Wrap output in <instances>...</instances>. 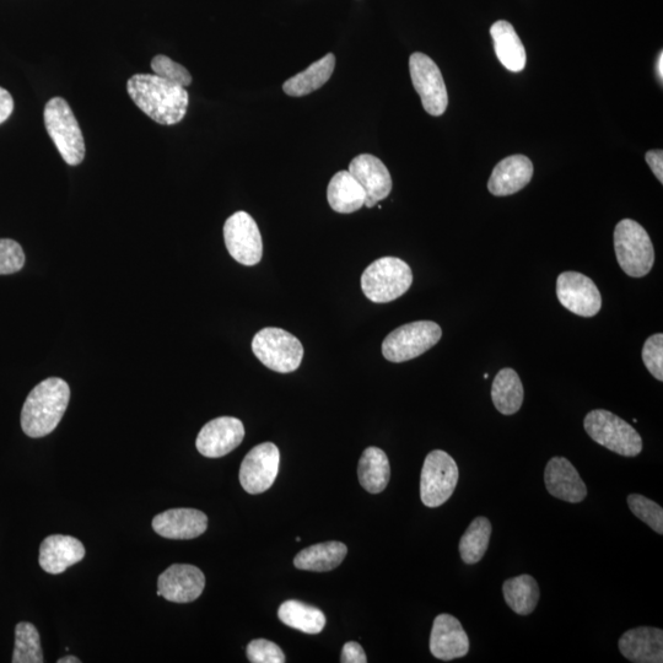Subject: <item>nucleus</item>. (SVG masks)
<instances>
[{
    "label": "nucleus",
    "mask_w": 663,
    "mask_h": 663,
    "mask_svg": "<svg viewBox=\"0 0 663 663\" xmlns=\"http://www.w3.org/2000/svg\"><path fill=\"white\" fill-rule=\"evenodd\" d=\"M58 663H80V660L74 656L63 657V659L58 660Z\"/></svg>",
    "instance_id": "obj_42"
},
{
    "label": "nucleus",
    "mask_w": 663,
    "mask_h": 663,
    "mask_svg": "<svg viewBox=\"0 0 663 663\" xmlns=\"http://www.w3.org/2000/svg\"><path fill=\"white\" fill-rule=\"evenodd\" d=\"M657 73H659L660 80L663 79V53H661L659 62H657Z\"/></svg>",
    "instance_id": "obj_41"
},
{
    "label": "nucleus",
    "mask_w": 663,
    "mask_h": 663,
    "mask_svg": "<svg viewBox=\"0 0 663 663\" xmlns=\"http://www.w3.org/2000/svg\"><path fill=\"white\" fill-rule=\"evenodd\" d=\"M70 400L66 381L51 377L30 392L21 412V428L30 438H43L61 423Z\"/></svg>",
    "instance_id": "obj_2"
},
{
    "label": "nucleus",
    "mask_w": 663,
    "mask_h": 663,
    "mask_svg": "<svg viewBox=\"0 0 663 663\" xmlns=\"http://www.w3.org/2000/svg\"><path fill=\"white\" fill-rule=\"evenodd\" d=\"M349 172L360 183L365 192V207L373 208L384 201L392 191L390 171L376 156L361 154L352 160Z\"/></svg>",
    "instance_id": "obj_16"
},
{
    "label": "nucleus",
    "mask_w": 663,
    "mask_h": 663,
    "mask_svg": "<svg viewBox=\"0 0 663 663\" xmlns=\"http://www.w3.org/2000/svg\"><path fill=\"white\" fill-rule=\"evenodd\" d=\"M156 595H158V596L160 597V596H161V592L158 590V592H156Z\"/></svg>",
    "instance_id": "obj_43"
},
{
    "label": "nucleus",
    "mask_w": 663,
    "mask_h": 663,
    "mask_svg": "<svg viewBox=\"0 0 663 663\" xmlns=\"http://www.w3.org/2000/svg\"><path fill=\"white\" fill-rule=\"evenodd\" d=\"M492 400L501 414L512 415L520 411L524 403V386L515 370L506 368L495 376Z\"/></svg>",
    "instance_id": "obj_28"
},
{
    "label": "nucleus",
    "mask_w": 663,
    "mask_h": 663,
    "mask_svg": "<svg viewBox=\"0 0 663 663\" xmlns=\"http://www.w3.org/2000/svg\"><path fill=\"white\" fill-rule=\"evenodd\" d=\"M619 651L634 663L663 662V632L659 628L640 627L628 630L619 639Z\"/></svg>",
    "instance_id": "obj_21"
},
{
    "label": "nucleus",
    "mask_w": 663,
    "mask_h": 663,
    "mask_svg": "<svg viewBox=\"0 0 663 663\" xmlns=\"http://www.w3.org/2000/svg\"><path fill=\"white\" fill-rule=\"evenodd\" d=\"M414 89L422 99L424 110L431 116L444 115L449 105V95L442 74L433 59L424 53H413L409 58Z\"/></svg>",
    "instance_id": "obj_10"
},
{
    "label": "nucleus",
    "mask_w": 663,
    "mask_h": 663,
    "mask_svg": "<svg viewBox=\"0 0 663 663\" xmlns=\"http://www.w3.org/2000/svg\"><path fill=\"white\" fill-rule=\"evenodd\" d=\"M152 525L161 537L193 539L207 531L208 517L196 509H172L156 515Z\"/></svg>",
    "instance_id": "obj_19"
},
{
    "label": "nucleus",
    "mask_w": 663,
    "mask_h": 663,
    "mask_svg": "<svg viewBox=\"0 0 663 663\" xmlns=\"http://www.w3.org/2000/svg\"><path fill=\"white\" fill-rule=\"evenodd\" d=\"M361 487L371 494L384 492L391 478L390 461L379 447H368L361 455L358 467Z\"/></svg>",
    "instance_id": "obj_26"
},
{
    "label": "nucleus",
    "mask_w": 663,
    "mask_h": 663,
    "mask_svg": "<svg viewBox=\"0 0 663 663\" xmlns=\"http://www.w3.org/2000/svg\"><path fill=\"white\" fill-rule=\"evenodd\" d=\"M490 35L500 63L510 72H522L526 67L527 56L514 26L505 20L497 21L490 29Z\"/></svg>",
    "instance_id": "obj_23"
},
{
    "label": "nucleus",
    "mask_w": 663,
    "mask_h": 663,
    "mask_svg": "<svg viewBox=\"0 0 663 663\" xmlns=\"http://www.w3.org/2000/svg\"><path fill=\"white\" fill-rule=\"evenodd\" d=\"M533 164L525 155H512L494 167L488 182L490 193L497 197L511 196L531 182Z\"/></svg>",
    "instance_id": "obj_20"
},
{
    "label": "nucleus",
    "mask_w": 663,
    "mask_h": 663,
    "mask_svg": "<svg viewBox=\"0 0 663 663\" xmlns=\"http://www.w3.org/2000/svg\"><path fill=\"white\" fill-rule=\"evenodd\" d=\"M644 364L656 380L663 381V334L657 333L646 339L643 348Z\"/></svg>",
    "instance_id": "obj_36"
},
{
    "label": "nucleus",
    "mask_w": 663,
    "mask_h": 663,
    "mask_svg": "<svg viewBox=\"0 0 663 663\" xmlns=\"http://www.w3.org/2000/svg\"><path fill=\"white\" fill-rule=\"evenodd\" d=\"M280 452L273 442L257 445L246 455L240 468V483L249 494H261L278 476Z\"/></svg>",
    "instance_id": "obj_12"
},
{
    "label": "nucleus",
    "mask_w": 663,
    "mask_h": 663,
    "mask_svg": "<svg viewBox=\"0 0 663 663\" xmlns=\"http://www.w3.org/2000/svg\"><path fill=\"white\" fill-rule=\"evenodd\" d=\"M413 273L397 257H382L370 264L361 276V289L375 304H386L401 298L412 287Z\"/></svg>",
    "instance_id": "obj_3"
},
{
    "label": "nucleus",
    "mask_w": 663,
    "mask_h": 663,
    "mask_svg": "<svg viewBox=\"0 0 663 663\" xmlns=\"http://www.w3.org/2000/svg\"><path fill=\"white\" fill-rule=\"evenodd\" d=\"M244 438L245 427L240 419L220 417L210 420L199 431L196 446L204 457L219 458L234 451Z\"/></svg>",
    "instance_id": "obj_14"
},
{
    "label": "nucleus",
    "mask_w": 663,
    "mask_h": 663,
    "mask_svg": "<svg viewBox=\"0 0 663 663\" xmlns=\"http://www.w3.org/2000/svg\"><path fill=\"white\" fill-rule=\"evenodd\" d=\"M347 553L348 548L342 542L318 543L296 555L294 565L300 570L322 573L339 567L347 557Z\"/></svg>",
    "instance_id": "obj_25"
},
{
    "label": "nucleus",
    "mask_w": 663,
    "mask_h": 663,
    "mask_svg": "<svg viewBox=\"0 0 663 663\" xmlns=\"http://www.w3.org/2000/svg\"><path fill=\"white\" fill-rule=\"evenodd\" d=\"M628 505L633 514L639 520L645 522L656 533H663V510L655 501H652L644 495L632 494L628 497Z\"/></svg>",
    "instance_id": "obj_33"
},
{
    "label": "nucleus",
    "mask_w": 663,
    "mask_h": 663,
    "mask_svg": "<svg viewBox=\"0 0 663 663\" xmlns=\"http://www.w3.org/2000/svg\"><path fill=\"white\" fill-rule=\"evenodd\" d=\"M646 161L651 167L652 172H654L657 180L661 183L663 182V152L662 150H651L646 154Z\"/></svg>",
    "instance_id": "obj_39"
},
{
    "label": "nucleus",
    "mask_w": 663,
    "mask_h": 663,
    "mask_svg": "<svg viewBox=\"0 0 663 663\" xmlns=\"http://www.w3.org/2000/svg\"><path fill=\"white\" fill-rule=\"evenodd\" d=\"M430 651L436 659L451 661L465 657L470 651V639L462 624L451 614L435 618L430 635Z\"/></svg>",
    "instance_id": "obj_17"
},
{
    "label": "nucleus",
    "mask_w": 663,
    "mask_h": 663,
    "mask_svg": "<svg viewBox=\"0 0 663 663\" xmlns=\"http://www.w3.org/2000/svg\"><path fill=\"white\" fill-rule=\"evenodd\" d=\"M458 466L454 458L442 450L431 451L425 458L420 477V498L428 508H439L452 497L458 483Z\"/></svg>",
    "instance_id": "obj_9"
},
{
    "label": "nucleus",
    "mask_w": 663,
    "mask_h": 663,
    "mask_svg": "<svg viewBox=\"0 0 663 663\" xmlns=\"http://www.w3.org/2000/svg\"><path fill=\"white\" fill-rule=\"evenodd\" d=\"M85 548L79 539L53 535L42 542L40 548V565L48 574H62L74 564L82 562Z\"/></svg>",
    "instance_id": "obj_22"
},
{
    "label": "nucleus",
    "mask_w": 663,
    "mask_h": 663,
    "mask_svg": "<svg viewBox=\"0 0 663 663\" xmlns=\"http://www.w3.org/2000/svg\"><path fill=\"white\" fill-rule=\"evenodd\" d=\"M226 249L235 261L256 266L263 256V241L258 225L249 213L237 212L224 225Z\"/></svg>",
    "instance_id": "obj_11"
},
{
    "label": "nucleus",
    "mask_w": 663,
    "mask_h": 663,
    "mask_svg": "<svg viewBox=\"0 0 663 663\" xmlns=\"http://www.w3.org/2000/svg\"><path fill=\"white\" fill-rule=\"evenodd\" d=\"M43 117L47 132L63 160L70 166L83 163L85 158L83 132L68 102L62 97H53L47 102Z\"/></svg>",
    "instance_id": "obj_5"
},
{
    "label": "nucleus",
    "mask_w": 663,
    "mask_h": 663,
    "mask_svg": "<svg viewBox=\"0 0 663 663\" xmlns=\"http://www.w3.org/2000/svg\"><path fill=\"white\" fill-rule=\"evenodd\" d=\"M327 199L334 212L352 214L365 206L366 196L349 171H339L328 185Z\"/></svg>",
    "instance_id": "obj_24"
},
{
    "label": "nucleus",
    "mask_w": 663,
    "mask_h": 663,
    "mask_svg": "<svg viewBox=\"0 0 663 663\" xmlns=\"http://www.w3.org/2000/svg\"><path fill=\"white\" fill-rule=\"evenodd\" d=\"M557 296L565 309L581 317H594L602 307V296L594 280L578 272L560 274Z\"/></svg>",
    "instance_id": "obj_13"
},
{
    "label": "nucleus",
    "mask_w": 663,
    "mask_h": 663,
    "mask_svg": "<svg viewBox=\"0 0 663 663\" xmlns=\"http://www.w3.org/2000/svg\"><path fill=\"white\" fill-rule=\"evenodd\" d=\"M584 427L592 440L614 454L635 457L643 450V440L638 431L605 409H596L587 414Z\"/></svg>",
    "instance_id": "obj_6"
},
{
    "label": "nucleus",
    "mask_w": 663,
    "mask_h": 663,
    "mask_svg": "<svg viewBox=\"0 0 663 663\" xmlns=\"http://www.w3.org/2000/svg\"><path fill=\"white\" fill-rule=\"evenodd\" d=\"M614 250L619 266L629 277L648 276L655 263V250L650 236L632 219L619 221L614 230Z\"/></svg>",
    "instance_id": "obj_4"
},
{
    "label": "nucleus",
    "mask_w": 663,
    "mask_h": 663,
    "mask_svg": "<svg viewBox=\"0 0 663 663\" xmlns=\"http://www.w3.org/2000/svg\"><path fill=\"white\" fill-rule=\"evenodd\" d=\"M247 657L252 663H284L285 655L277 644L266 639L251 641L247 646Z\"/></svg>",
    "instance_id": "obj_37"
},
{
    "label": "nucleus",
    "mask_w": 663,
    "mask_h": 663,
    "mask_svg": "<svg viewBox=\"0 0 663 663\" xmlns=\"http://www.w3.org/2000/svg\"><path fill=\"white\" fill-rule=\"evenodd\" d=\"M341 662L343 663H366V654L361 645L355 641H349L343 646Z\"/></svg>",
    "instance_id": "obj_38"
},
{
    "label": "nucleus",
    "mask_w": 663,
    "mask_h": 663,
    "mask_svg": "<svg viewBox=\"0 0 663 663\" xmlns=\"http://www.w3.org/2000/svg\"><path fill=\"white\" fill-rule=\"evenodd\" d=\"M206 587V576L190 564H174L159 576L158 589L165 600L175 603L196 601Z\"/></svg>",
    "instance_id": "obj_15"
},
{
    "label": "nucleus",
    "mask_w": 663,
    "mask_h": 663,
    "mask_svg": "<svg viewBox=\"0 0 663 663\" xmlns=\"http://www.w3.org/2000/svg\"><path fill=\"white\" fill-rule=\"evenodd\" d=\"M127 91L134 104L159 125H176L186 116L190 101L187 90L158 75H133L128 80Z\"/></svg>",
    "instance_id": "obj_1"
},
{
    "label": "nucleus",
    "mask_w": 663,
    "mask_h": 663,
    "mask_svg": "<svg viewBox=\"0 0 663 663\" xmlns=\"http://www.w3.org/2000/svg\"><path fill=\"white\" fill-rule=\"evenodd\" d=\"M253 354L268 369L280 374L298 370L304 347L293 334L277 327L263 328L252 341Z\"/></svg>",
    "instance_id": "obj_7"
},
{
    "label": "nucleus",
    "mask_w": 663,
    "mask_h": 663,
    "mask_svg": "<svg viewBox=\"0 0 663 663\" xmlns=\"http://www.w3.org/2000/svg\"><path fill=\"white\" fill-rule=\"evenodd\" d=\"M152 69L155 75L177 85L190 86L192 75L182 64L172 61L171 58L159 55L153 58Z\"/></svg>",
    "instance_id": "obj_34"
},
{
    "label": "nucleus",
    "mask_w": 663,
    "mask_h": 663,
    "mask_svg": "<svg viewBox=\"0 0 663 663\" xmlns=\"http://www.w3.org/2000/svg\"><path fill=\"white\" fill-rule=\"evenodd\" d=\"M278 617L288 627L306 634H320L325 628V614L304 602L290 600L279 607Z\"/></svg>",
    "instance_id": "obj_29"
},
{
    "label": "nucleus",
    "mask_w": 663,
    "mask_h": 663,
    "mask_svg": "<svg viewBox=\"0 0 663 663\" xmlns=\"http://www.w3.org/2000/svg\"><path fill=\"white\" fill-rule=\"evenodd\" d=\"M336 67V57L332 53L312 63L309 68L284 83L285 94L293 97L306 96L322 88L331 79Z\"/></svg>",
    "instance_id": "obj_27"
},
{
    "label": "nucleus",
    "mask_w": 663,
    "mask_h": 663,
    "mask_svg": "<svg viewBox=\"0 0 663 663\" xmlns=\"http://www.w3.org/2000/svg\"><path fill=\"white\" fill-rule=\"evenodd\" d=\"M14 110V100L7 90L0 88V125L8 120Z\"/></svg>",
    "instance_id": "obj_40"
},
{
    "label": "nucleus",
    "mask_w": 663,
    "mask_h": 663,
    "mask_svg": "<svg viewBox=\"0 0 663 663\" xmlns=\"http://www.w3.org/2000/svg\"><path fill=\"white\" fill-rule=\"evenodd\" d=\"M503 592L508 606L520 616H528L538 605L539 586L531 575L525 574L506 580Z\"/></svg>",
    "instance_id": "obj_30"
},
{
    "label": "nucleus",
    "mask_w": 663,
    "mask_h": 663,
    "mask_svg": "<svg viewBox=\"0 0 663 663\" xmlns=\"http://www.w3.org/2000/svg\"><path fill=\"white\" fill-rule=\"evenodd\" d=\"M442 337L441 327L433 321H417L396 328L382 343V354L392 363H404L427 353Z\"/></svg>",
    "instance_id": "obj_8"
},
{
    "label": "nucleus",
    "mask_w": 663,
    "mask_h": 663,
    "mask_svg": "<svg viewBox=\"0 0 663 663\" xmlns=\"http://www.w3.org/2000/svg\"><path fill=\"white\" fill-rule=\"evenodd\" d=\"M40 634L34 624L21 622L15 629L13 663H42Z\"/></svg>",
    "instance_id": "obj_32"
},
{
    "label": "nucleus",
    "mask_w": 663,
    "mask_h": 663,
    "mask_svg": "<svg viewBox=\"0 0 663 663\" xmlns=\"http://www.w3.org/2000/svg\"><path fill=\"white\" fill-rule=\"evenodd\" d=\"M490 537H492V524L487 517L474 519L460 541L463 562L470 565L481 562L488 551Z\"/></svg>",
    "instance_id": "obj_31"
},
{
    "label": "nucleus",
    "mask_w": 663,
    "mask_h": 663,
    "mask_svg": "<svg viewBox=\"0 0 663 663\" xmlns=\"http://www.w3.org/2000/svg\"><path fill=\"white\" fill-rule=\"evenodd\" d=\"M544 482L548 493L554 498L571 504L581 503L586 498V484L567 458L553 457L548 462L544 472Z\"/></svg>",
    "instance_id": "obj_18"
},
{
    "label": "nucleus",
    "mask_w": 663,
    "mask_h": 663,
    "mask_svg": "<svg viewBox=\"0 0 663 663\" xmlns=\"http://www.w3.org/2000/svg\"><path fill=\"white\" fill-rule=\"evenodd\" d=\"M25 264V253L18 242L9 239L0 240V276L19 272Z\"/></svg>",
    "instance_id": "obj_35"
}]
</instances>
